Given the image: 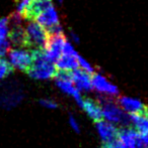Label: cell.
Here are the masks:
<instances>
[{"label": "cell", "instance_id": "cell-19", "mask_svg": "<svg viewBox=\"0 0 148 148\" xmlns=\"http://www.w3.org/2000/svg\"><path fill=\"white\" fill-rule=\"evenodd\" d=\"M13 71V66L10 64L8 60L0 58V80L6 78Z\"/></svg>", "mask_w": 148, "mask_h": 148}, {"label": "cell", "instance_id": "cell-16", "mask_svg": "<svg viewBox=\"0 0 148 148\" xmlns=\"http://www.w3.org/2000/svg\"><path fill=\"white\" fill-rule=\"evenodd\" d=\"M11 28L8 29V37L9 41L16 47H26V31L22 28V24L10 25Z\"/></svg>", "mask_w": 148, "mask_h": 148}, {"label": "cell", "instance_id": "cell-11", "mask_svg": "<svg viewBox=\"0 0 148 148\" xmlns=\"http://www.w3.org/2000/svg\"><path fill=\"white\" fill-rule=\"evenodd\" d=\"M90 74L84 72L81 69H76V70L70 72V77L71 81L73 82L74 86L77 90L80 92H89L92 90V83H91Z\"/></svg>", "mask_w": 148, "mask_h": 148}, {"label": "cell", "instance_id": "cell-31", "mask_svg": "<svg viewBox=\"0 0 148 148\" xmlns=\"http://www.w3.org/2000/svg\"><path fill=\"white\" fill-rule=\"evenodd\" d=\"M146 112H147V113H148V108H147V110H146Z\"/></svg>", "mask_w": 148, "mask_h": 148}, {"label": "cell", "instance_id": "cell-23", "mask_svg": "<svg viewBox=\"0 0 148 148\" xmlns=\"http://www.w3.org/2000/svg\"><path fill=\"white\" fill-rule=\"evenodd\" d=\"M10 49V41L7 38H0V58L5 56Z\"/></svg>", "mask_w": 148, "mask_h": 148}, {"label": "cell", "instance_id": "cell-22", "mask_svg": "<svg viewBox=\"0 0 148 148\" xmlns=\"http://www.w3.org/2000/svg\"><path fill=\"white\" fill-rule=\"evenodd\" d=\"M39 103L43 106L46 109L54 110L58 108V103L53 99H49V98H46V99H41L39 101Z\"/></svg>", "mask_w": 148, "mask_h": 148}, {"label": "cell", "instance_id": "cell-12", "mask_svg": "<svg viewBox=\"0 0 148 148\" xmlns=\"http://www.w3.org/2000/svg\"><path fill=\"white\" fill-rule=\"evenodd\" d=\"M52 5L51 0H30L22 17L28 20H35L36 16Z\"/></svg>", "mask_w": 148, "mask_h": 148}, {"label": "cell", "instance_id": "cell-24", "mask_svg": "<svg viewBox=\"0 0 148 148\" xmlns=\"http://www.w3.org/2000/svg\"><path fill=\"white\" fill-rule=\"evenodd\" d=\"M62 53H64V55L74 56V57H76V56L78 55V53H77V51L74 49L73 45H72L70 42H68L67 40L65 41V43H64V45H63V49H62Z\"/></svg>", "mask_w": 148, "mask_h": 148}, {"label": "cell", "instance_id": "cell-26", "mask_svg": "<svg viewBox=\"0 0 148 148\" xmlns=\"http://www.w3.org/2000/svg\"><path fill=\"white\" fill-rule=\"evenodd\" d=\"M28 3H30V0H22V1L17 4V6H16V13L20 14L22 16L24 15Z\"/></svg>", "mask_w": 148, "mask_h": 148}, {"label": "cell", "instance_id": "cell-13", "mask_svg": "<svg viewBox=\"0 0 148 148\" xmlns=\"http://www.w3.org/2000/svg\"><path fill=\"white\" fill-rule=\"evenodd\" d=\"M35 20L46 28L51 25H54V24L59 23V15H58L55 7L53 5H51L47 9L44 10L43 12L38 14Z\"/></svg>", "mask_w": 148, "mask_h": 148}, {"label": "cell", "instance_id": "cell-27", "mask_svg": "<svg viewBox=\"0 0 148 148\" xmlns=\"http://www.w3.org/2000/svg\"><path fill=\"white\" fill-rule=\"evenodd\" d=\"M68 121H69L70 127L73 129L75 132H76V133H80V126H79V123L77 122L76 118H75L74 116L72 115V114H70V115H69V119H68Z\"/></svg>", "mask_w": 148, "mask_h": 148}, {"label": "cell", "instance_id": "cell-5", "mask_svg": "<svg viewBox=\"0 0 148 148\" xmlns=\"http://www.w3.org/2000/svg\"><path fill=\"white\" fill-rule=\"evenodd\" d=\"M24 98L20 87L3 84L0 86V106L3 108L15 107Z\"/></svg>", "mask_w": 148, "mask_h": 148}, {"label": "cell", "instance_id": "cell-20", "mask_svg": "<svg viewBox=\"0 0 148 148\" xmlns=\"http://www.w3.org/2000/svg\"><path fill=\"white\" fill-rule=\"evenodd\" d=\"M77 60H78L79 68H80L82 71L88 73V74H93V73H94V69H93V66H91L87 60H85L84 59H83L81 56L77 55Z\"/></svg>", "mask_w": 148, "mask_h": 148}, {"label": "cell", "instance_id": "cell-2", "mask_svg": "<svg viewBox=\"0 0 148 148\" xmlns=\"http://www.w3.org/2000/svg\"><path fill=\"white\" fill-rule=\"evenodd\" d=\"M97 103L101 107L103 118L115 125H121L122 127L130 126V114L126 113L118 105L112 97L101 95L97 98Z\"/></svg>", "mask_w": 148, "mask_h": 148}, {"label": "cell", "instance_id": "cell-18", "mask_svg": "<svg viewBox=\"0 0 148 148\" xmlns=\"http://www.w3.org/2000/svg\"><path fill=\"white\" fill-rule=\"evenodd\" d=\"M130 122L139 134L148 132V114H145V112L130 114Z\"/></svg>", "mask_w": 148, "mask_h": 148}, {"label": "cell", "instance_id": "cell-3", "mask_svg": "<svg viewBox=\"0 0 148 148\" xmlns=\"http://www.w3.org/2000/svg\"><path fill=\"white\" fill-rule=\"evenodd\" d=\"M26 47L44 49L49 40V34L44 26L36 21L28 23L26 29Z\"/></svg>", "mask_w": 148, "mask_h": 148}, {"label": "cell", "instance_id": "cell-1", "mask_svg": "<svg viewBox=\"0 0 148 148\" xmlns=\"http://www.w3.org/2000/svg\"><path fill=\"white\" fill-rule=\"evenodd\" d=\"M33 62L26 74L34 80H50L54 78L57 72L55 62H51L47 57L43 49H34L32 51Z\"/></svg>", "mask_w": 148, "mask_h": 148}, {"label": "cell", "instance_id": "cell-15", "mask_svg": "<svg viewBox=\"0 0 148 148\" xmlns=\"http://www.w3.org/2000/svg\"><path fill=\"white\" fill-rule=\"evenodd\" d=\"M85 113L89 116V118L92 119L94 122L103 119V113H101V107L97 101L92 99H84L83 100L82 106H81Z\"/></svg>", "mask_w": 148, "mask_h": 148}, {"label": "cell", "instance_id": "cell-10", "mask_svg": "<svg viewBox=\"0 0 148 148\" xmlns=\"http://www.w3.org/2000/svg\"><path fill=\"white\" fill-rule=\"evenodd\" d=\"M117 103L122 108L123 111L128 114L144 113V112H146V108H145L144 104L139 99H136V98L122 96V97L118 98Z\"/></svg>", "mask_w": 148, "mask_h": 148}, {"label": "cell", "instance_id": "cell-9", "mask_svg": "<svg viewBox=\"0 0 148 148\" xmlns=\"http://www.w3.org/2000/svg\"><path fill=\"white\" fill-rule=\"evenodd\" d=\"M95 128L99 133V136L101 140L104 143H107L109 141H112L118 137L119 129L117 126L109 121L105 120V119H101V120L95 122Z\"/></svg>", "mask_w": 148, "mask_h": 148}, {"label": "cell", "instance_id": "cell-6", "mask_svg": "<svg viewBox=\"0 0 148 148\" xmlns=\"http://www.w3.org/2000/svg\"><path fill=\"white\" fill-rule=\"evenodd\" d=\"M8 59L13 68L22 72H26L33 62L32 51L24 49L22 47L13 49L8 51Z\"/></svg>", "mask_w": 148, "mask_h": 148}, {"label": "cell", "instance_id": "cell-30", "mask_svg": "<svg viewBox=\"0 0 148 148\" xmlns=\"http://www.w3.org/2000/svg\"><path fill=\"white\" fill-rule=\"evenodd\" d=\"M58 2H59V3H62V2H63V0H57Z\"/></svg>", "mask_w": 148, "mask_h": 148}, {"label": "cell", "instance_id": "cell-4", "mask_svg": "<svg viewBox=\"0 0 148 148\" xmlns=\"http://www.w3.org/2000/svg\"><path fill=\"white\" fill-rule=\"evenodd\" d=\"M54 78H55V83H56V86L58 87V89L63 92L64 94H66V95L73 98L75 100V102L77 103V105L81 107L84 99H83L82 96H81L80 91L77 90L76 87L74 86L73 82L71 81L70 72L57 70Z\"/></svg>", "mask_w": 148, "mask_h": 148}, {"label": "cell", "instance_id": "cell-17", "mask_svg": "<svg viewBox=\"0 0 148 148\" xmlns=\"http://www.w3.org/2000/svg\"><path fill=\"white\" fill-rule=\"evenodd\" d=\"M56 68L57 70L67 71V72H72L79 68L78 60H77V56H69L62 53L59 57V59L56 60Z\"/></svg>", "mask_w": 148, "mask_h": 148}, {"label": "cell", "instance_id": "cell-28", "mask_svg": "<svg viewBox=\"0 0 148 148\" xmlns=\"http://www.w3.org/2000/svg\"><path fill=\"white\" fill-rule=\"evenodd\" d=\"M139 136H140L141 140L144 142V144L148 147V132L144 133V134H139Z\"/></svg>", "mask_w": 148, "mask_h": 148}, {"label": "cell", "instance_id": "cell-25", "mask_svg": "<svg viewBox=\"0 0 148 148\" xmlns=\"http://www.w3.org/2000/svg\"><path fill=\"white\" fill-rule=\"evenodd\" d=\"M104 148H127V147L125 146L118 138H116V139H114V140L105 143Z\"/></svg>", "mask_w": 148, "mask_h": 148}, {"label": "cell", "instance_id": "cell-8", "mask_svg": "<svg viewBox=\"0 0 148 148\" xmlns=\"http://www.w3.org/2000/svg\"><path fill=\"white\" fill-rule=\"evenodd\" d=\"M66 41V37L63 33L57 35H52L49 36V40L47 42V45L43 49L46 57L51 62H56V60L59 59V57L62 55V49Z\"/></svg>", "mask_w": 148, "mask_h": 148}, {"label": "cell", "instance_id": "cell-29", "mask_svg": "<svg viewBox=\"0 0 148 148\" xmlns=\"http://www.w3.org/2000/svg\"><path fill=\"white\" fill-rule=\"evenodd\" d=\"M70 34H71V37H72V39H73L74 42L79 43V38H78V37H77V35L75 34V33H73V32H71V33H70Z\"/></svg>", "mask_w": 148, "mask_h": 148}, {"label": "cell", "instance_id": "cell-21", "mask_svg": "<svg viewBox=\"0 0 148 148\" xmlns=\"http://www.w3.org/2000/svg\"><path fill=\"white\" fill-rule=\"evenodd\" d=\"M9 29V22L8 18H1L0 19V38H6Z\"/></svg>", "mask_w": 148, "mask_h": 148}, {"label": "cell", "instance_id": "cell-7", "mask_svg": "<svg viewBox=\"0 0 148 148\" xmlns=\"http://www.w3.org/2000/svg\"><path fill=\"white\" fill-rule=\"evenodd\" d=\"M92 90H95L99 94L109 97H117L119 95V89L116 85L110 82L104 75L99 73H93L91 77Z\"/></svg>", "mask_w": 148, "mask_h": 148}, {"label": "cell", "instance_id": "cell-14", "mask_svg": "<svg viewBox=\"0 0 148 148\" xmlns=\"http://www.w3.org/2000/svg\"><path fill=\"white\" fill-rule=\"evenodd\" d=\"M139 133L135 128L130 126H125L119 130L117 138L127 148H136V140Z\"/></svg>", "mask_w": 148, "mask_h": 148}]
</instances>
